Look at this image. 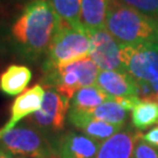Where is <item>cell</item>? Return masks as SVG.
<instances>
[{"label": "cell", "mask_w": 158, "mask_h": 158, "mask_svg": "<svg viewBox=\"0 0 158 158\" xmlns=\"http://www.w3.org/2000/svg\"><path fill=\"white\" fill-rule=\"evenodd\" d=\"M61 23L49 0H31L12 23V45L20 57L36 61L47 53Z\"/></svg>", "instance_id": "obj_1"}, {"label": "cell", "mask_w": 158, "mask_h": 158, "mask_svg": "<svg viewBox=\"0 0 158 158\" xmlns=\"http://www.w3.org/2000/svg\"><path fill=\"white\" fill-rule=\"evenodd\" d=\"M69 108V98L53 88H46L42 106L36 113L31 115L28 122L41 130L45 135L63 130Z\"/></svg>", "instance_id": "obj_7"}, {"label": "cell", "mask_w": 158, "mask_h": 158, "mask_svg": "<svg viewBox=\"0 0 158 158\" xmlns=\"http://www.w3.org/2000/svg\"><path fill=\"white\" fill-rule=\"evenodd\" d=\"M132 124L137 130H145L158 124V101L153 98H142L131 114Z\"/></svg>", "instance_id": "obj_17"}, {"label": "cell", "mask_w": 158, "mask_h": 158, "mask_svg": "<svg viewBox=\"0 0 158 158\" xmlns=\"http://www.w3.org/2000/svg\"><path fill=\"white\" fill-rule=\"evenodd\" d=\"M32 80V72L27 66L11 64L0 74V91L5 95L23 94Z\"/></svg>", "instance_id": "obj_14"}, {"label": "cell", "mask_w": 158, "mask_h": 158, "mask_svg": "<svg viewBox=\"0 0 158 158\" xmlns=\"http://www.w3.org/2000/svg\"><path fill=\"white\" fill-rule=\"evenodd\" d=\"M114 100V97L108 95L96 85L83 87L75 93L72 98V109L90 113L96 107L101 106L102 103Z\"/></svg>", "instance_id": "obj_16"}, {"label": "cell", "mask_w": 158, "mask_h": 158, "mask_svg": "<svg viewBox=\"0 0 158 158\" xmlns=\"http://www.w3.org/2000/svg\"><path fill=\"white\" fill-rule=\"evenodd\" d=\"M131 158H158V150L142 141L139 136V139L136 143Z\"/></svg>", "instance_id": "obj_21"}, {"label": "cell", "mask_w": 158, "mask_h": 158, "mask_svg": "<svg viewBox=\"0 0 158 158\" xmlns=\"http://www.w3.org/2000/svg\"><path fill=\"white\" fill-rule=\"evenodd\" d=\"M106 29L122 45L153 42L158 44V19L110 0Z\"/></svg>", "instance_id": "obj_2"}, {"label": "cell", "mask_w": 158, "mask_h": 158, "mask_svg": "<svg viewBox=\"0 0 158 158\" xmlns=\"http://www.w3.org/2000/svg\"><path fill=\"white\" fill-rule=\"evenodd\" d=\"M102 142L76 132H67L54 144L57 158H95Z\"/></svg>", "instance_id": "obj_10"}, {"label": "cell", "mask_w": 158, "mask_h": 158, "mask_svg": "<svg viewBox=\"0 0 158 158\" xmlns=\"http://www.w3.org/2000/svg\"><path fill=\"white\" fill-rule=\"evenodd\" d=\"M52 158H57V157H56V156H55V155H54V156H53V157H52Z\"/></svg>", "instance_id": "obj_24"}, {"label": "cell", "mask_w": 158, "mask_h": 158, "mask_svg": "<svg viewBox=\"0 0 158 158\" xmlns=\"http://www.w3.org/2000/svg\"><path fill=\"white\" fill-rule=\"evenodd\" d=\"M46 89L41 85H36L18 95L11 108V117L2 128H0V138L14 127L19 124L23 118L29 117L31 115L40 110L45 97Z\"/></svg>", "instance_id": "obj_9"}, {"label": "cell", "mask_w": 158, "mask_h": 158, "mask_svg": "<svg viewBox=\"0 0 158 158\" xmlns=\"http://www.w3.org/2000/svg\"><path fill=\"white\" fill-rule=\"evenodd\" d=\"M98 73L100 68L88 56L46 72L44 87L53 88L72 100L79 89L95 85Z\"/></svg>", "instance_id": "obj_4"}, {"label": "cell", "mask_w": 158, "mask_h": 158, "mask_svg": "<svg viewBox=\"0 0 158 158\" xmlns=\"http://www.w3.org/2000/svg\"><path fill=\"white\" fill-rule=\"evenodd\" d=\"M95 85L114 98L138 96L141 94L138 82L129 73L123 72L100 70Z\"/></svg>", "instance_id": "obj_11"}, {"label": "cell", "mask_w": 158, "mask_h": 158, "mask_svg": "<svg viewBox=\"0 0 158 158\" xmlns=\"http://www.w3.org/2000/svg\"><path fill=\"white\" fill-rule=\"evenodd\" d=\"M141 139L153 148H158V125L141 135Z\"/></svg>", "instance_id": "obj_22"}, {"label": "cell", "mask_w": 158, "mask_h": 158, "mask_svg": "<svg viewBox=\"0 0 158 158\" xmlns=\"http://www.w3.org/2000/svg\"><path fill=\"white\" fill-rule=\"evenodd\" d=\"M89 57L100 70H115L128 73L122 59L121 44L106 28L90 33Z\"/></svg>", "instance_id": "obj_8"}, {"label": "cell", "mask_w": 158, "mask_h": 158, "mask_svg": "<svg viewBox=\"0 0 158 158\" xmlns=\"http://www.w3.org/2000/svg\"><path fill=\"white\" fill-rule=\"evenodd\" d=\"M0 149L25 158H52L54 145L47 135L29 122L20 123L0 138Z\"/></svg>", "instance_id": "obj_5"}, {"label": "cell", "mask_w": 158, "mask_h": 158, "mask_svg": "<svg viewBox=\"0 0 158 158\" xmlns=\"http://www.w3.org/2000/svg\"><path fill=\"white\" fill-rule=\"evenodd\" d=\"M139 134L132 131H119L107 141L102 142L95 158H131Z\"/></svg>", "instance_id": "obj_13"}, {"label": "cell", "mask_w": 158, "mask_h": 158, "mask_svg": "<svg viewBox=\"0 0 158 158\" xmlns=\"http://www.w3.org/2000/svg\"><path fill=\"white\" fill-rule=\"evenodd\" d=\"M68 119L70 124H73L75 128L82 130L85 136L90 137L93 139L98 142H104L108 138L113 137L117 132L121 131L122 127L115 124H110L103 121L93 118L89 113L79 111L70 109L68 113Z\"/></svg>", "instance_id": "obj_12"}, {"label": "cell", "mask_w": 158, "mask_h": 158, "mask_svg": "<svg viewBox=\"0 0 158 158\" xmlns=\"http://www.w3.org/2000/svg\"><path fill=\"white\" fill-rule=\"evenodd\" d=\"M110 0H82L81 23L87 32L106 28Z\"/></svg>", "instance_id": "obj_15"}, {"label": "cell", "mask_w": 158, "mask_h": 158, "mask_svg": "<svg viewBox=\"0 0 158 158\" xmlns=\"http://www.w3.org/2000/svg\"><path fill=\"white\" fill-rule=\"evenodd\" d=\"M59 18L75 28L85 29L81 23L82 0H49Z\"/></svg>", "instance_id": "obj_19"}, {"label": "cell", "mask_w": 158, "mask_h": 158, "mask_svg": "<svg viewBox=\"0 0 158 158\" xmlns=\"http://www.w3.org/2000/svg\"><path fill=\"white\" fill-rule=\"evenodd\" d=\"M90 116L93 118L103 121L110 124L123 127L127 121L128 110H125L119 103L114 100L102 103L101 106L96 107L93 111H90Z\"/></svg>", "instance_id": "obj_18"}, {"label": "cell", "mask_w": 158, "mask_h": 158, "mask_svg": "<svg viewBox=\"0 0 158 158\" xmlns=\"http://www.w3.org/2000/svg\"><path fill=\"white\" fill-rule=\"evenodd\" d=\"M0 158H25V157H19V156H14L12 153L7 152L5 150L0 149Z\"/></svg>", "instance_id": "obj_23"}, {"label": "cell", "mask_w": 158, "mask_h": 158, "mask_svg": "<svg viewBox=\"0 0 158 158\" xmlns=\"http://www.w3.org/2000/svg\"><path fill=\"white\" fill-rule=\"evenodd\" d=\"M121 51L127 72L138 82V85H152L157 83L158 44H121Z\"/></svg>", "instance_id": "obj_6"}, {"label": "cell", "mask_w": 158, "mask_h": 158, "mask_svg": "<svg viewBox=\"0 0 158 158\" xmlns=\"http://www.w3.org/2000/svg\"><path fill=\"white\" fill-rule=\"evenodd\" d=\"M144 15L158 19V0H116Z\"/></svg>", "instance_id": "obj_20"}, {"label": "cell", "mask_w": 158, "mask_h": 158, "mask_svg": "<svg viewBox=\"0 0 158 158\" xmlns=\"http://www.w3.org/2000/svg\"><path fill=\"white\" fill-rule=\"evenodd\" d=\"M90 51V33L75 28L62 21L46 53L44 70L48 72L74 61L88 57Z\"/></svg>", "instance_id": "obj_3"}]
</instances>
